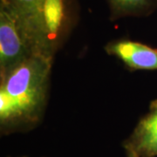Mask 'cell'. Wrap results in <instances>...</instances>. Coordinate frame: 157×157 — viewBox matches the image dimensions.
<instances>
[{
    "label": "cell",
    "mask_w": 157,
    "mask_h": 157,
    "mask_svg": "<svg viewBox=\"0 0 157 157\" xmlns=\"http://www.w3.org/2000/svg\"><path fill=\"white\" fill-rule=\"evenodd\" d=\"M53 58L34 54L0 77L2 135L37 127L47 104Z\"/></svg>",
    "instance_id": "1"
},
{
    "label": "cell",
    "mask_w": 157,
    "mask_h": 157,
    "mask_svg": "<svg viewBox=\"0 0 157 157\" xmlns=\"http://www.w3.org/2000/svg\"><path fill=\"white\" fill-rule=\"evenodd\" d=\"M75 17L76 0H41L26 25L39 52L53 58L73 28Z\"/></svg>",
    "instance_id": "2"
},
{
    "label": "cell",
    "mask_w": 157,
    "mask_h": 157,
    "mask_svg": "<svg viewBox=\"0 0 157 157\" xmlns=\"http://www.w3.org/2000/svg\"><path fill=\"white\" fill-rule=\"evenodd\" d=\"M39 52L21 16L7 0H0V77Z\"/></svg>",
    "instance_id": "3"
},
{
    "label": "cell",
    "mask_w": 157,
    "mask_h": 157,
    "mask_svg": "<svg viewBox=\"0 0 157 157\" xmlns=\"http://www.w3.org/2000/svg\"><path fill=\"white\" fill-rule=\"evenodd\" d=\"M108 54L118 58L130 69L157 70V49L128 39L110 42L106 45Z\"/></svg>",
    "instance_id": "4"
},
{
    "label": "cell",
    "mask_w": 157,
    "mask_h": 157,
    "mask_svg": "<svg viewBox=\"0 0 157 157\" xmlns=\"http://www.w3.org/2000/svg\"><path fill=\"white\" fill-rule=\"evenodd\" d=\"M123 147L133 149L140 157L157 156V101L124 141Z\"/></svg>",
    "instance_id": "5"
},
{
    "label": "cell",
    "mask_w": 157,
    "mask_h": 157,
    "mask_svg": "<svg viewBox=\"0 0 157 157\" xmlns=\"http://www.w3.org/2000/svg\"><path fill=\"white\" fill-rule=\"evenodd\" d=\"M110 18L146 17L157 9V0H107Z\"/></svg>",
    "instance_id": "6"
},
{
    "label": "cell",
    "mask_w": 157,
    "mask_h": 157,
    "mask_svg": "<svg viewBox=\"0 0 157 157\" xmlns=\"http://www.w3.org/2000/svg\"><path fill=\"white\" fill-rule=\"evenodd\" d=\"M21 16L25 25L33 18L41 0H7Z\"/></svg>",
    "instance_id": "7"
},
{
    "label": "cell",
    "mask_w": 157,
    "mask_h": 157,
    "mask_svg": "<svg viewBox=\"0 0 157 157\" xmlns=\"http://www.w3.org/2000/svg\"><path fill=\"white\" fill-rule=\"evenodd\" d=\"M126 150V155L127 157H140L138 155V154L135 151H134L133 149L129 148V147H124Z\"/></svg>",
    "instance_id": "8"
}]
</instances>
